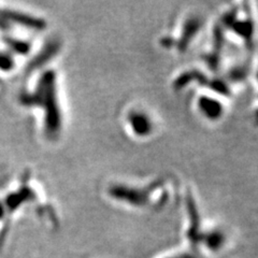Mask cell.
Returning <instances> with one entry per match:
<instances>
[{"label": "cell", "instance_id": "obj_1", "mask_svg": "<svg viewBox=\"0 0 258 258\" xmlns=\"http://www.w3.org/2000/svg\"><path fill=\"white\" fill-rule=\"evenodd\" d=\"M201 242H205V244L208 246L209 249L216 252L219 251L224 244V236L219 231H213L211 233H209L208 236L203 237V241Z\"/></svg>", "mask_w": 258, "mask_h": 258}, {"label": "cell", "instance_id": "obj_2", "mask_svg": "<svg viewBox=\"0 0 258 258\" xmlns=\"http://www.w3.org/2000/svg\"><path fill=\"white\" fill-rule=\"evenodd\" d=\"M168 258H199V257L195 254H191V253H183V254H179V255L168 257Z\"/></svg>", "mask_w": 258, "mask_h": 258}]
</instances>
